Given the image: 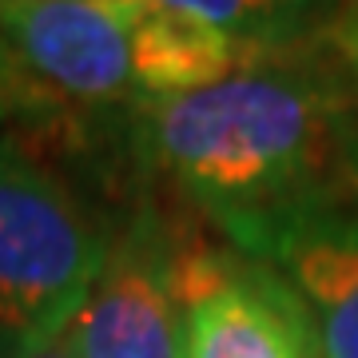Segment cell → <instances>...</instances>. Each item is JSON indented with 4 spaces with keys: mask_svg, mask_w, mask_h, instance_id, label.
Instances as JSON below:
<instances>
[{
    "mask_svg": "<svg viewBox=\"0 0 358 358\" xmlns=\"http://www.w3.org/2000/svg\"><path fill=\"white\" fill-rule=\"evenodd\" d=\"M267 40L211 24L187 0H131V76L140 100H167L255 72Z\"/></svg>",
    "mask_w": 358,
    "mask_h": 358,
    "instance_id": "52a82bcc",
    "label": "cell"
},
{
    "mask_svg": "<svg viewBox=\"0 0 358 358\" xmlns=\"http://www.w3.org/2000/svg\"><path fill=\"white\" fill-rule=\"evenodd\" d=\"M343 112L346 96L322 80L255 68L215 88L143 100V143L235 243L263 251L294 215L327 203Z\"/></svg>",
    "mask_w": 358,
    "mask_h": 358,
    "instance_id": "6da1fadb",
    "label": "cell"
},
{
    "mask_svg": "<svg viewBox=\"0 0 358 358\" xmlns=\"http://www.w3.org/2000/svg\"><path fill=\"white\" fill-rule=\"evenodd\" d=\"M64 338L76 358H187L183 307L152 239L136 235L108 251Z\"/></svg>",
    "mask_w": 358,
    "mask_h": 358,
    "instance_id": "5b68a950",
    "label": "cell"
},
{
    "mask_svg": "<svg viewBox=\"0 0 358 358\" xmlns=\"http://www.w3.org/2000/svg\"><path fill=\"white\" fill-rule=\"evenodd\" d=\"M0 96L13 100L20 112H40V108H48V96L28 80V72L20 68V60L13 56V48H8L4 36H0Z\"/></svg>",
    "mask_w": 358,
    "mask_h": 358,
    "instance_id": "ba28073f",
    "label": "cell"
},
{
    "mask_svg": "<svg viewBox=\"0 0 358 358\" xmlns=\"http://www.w3.org/2000/svg\"><path fill=\"white\" fill-rule=\"evenodd\" d=\"M16 112H20V108H16L13 100H4V96H0V124H4L8 115H16Z\"/></svg>",
    "mask_w": 358,
    "mask_h": 358,
    "instance_id": "7c38bea8",
    "label": "cell"
},
{
    "mask_svg": "<svg viewBox=\"0 0 358 358\" xmlns=\"http://www.w3.org/2000/svg\"><path fill=\"white\" fill-rule=\"evenodd\" d=\"M338 179L350 192L358 207V84L355 96H346V112H343V148H338Z\"/></svg>",
    "mask_w": 358,
    "mask_h": 358,
    "instance_id": "9c48e42d",
    "label": "cell"
},
{
    "mask_svg": "<svg viewBox=\"0 0 358 358\" xmlns=\"http://www.w3.org/2000/svg\"><path fill=\"white\" fill-rule=\"evenodd\" d=\"M334 48L343 52L346 68H350V80L358 84V4L334 24Z\"/></svg>",
    "mask_w": 358,
    "mask_h": 358,
    "instance_id": "30bf717a",
    "label": "cell"
},
{
    "mask_svg": "<svg viewBox=\"0 0 358 358\" xmlns=\"http://www.w3.org/2000/svg\"><path fill=\"white\" fill-rule=\"evenodd\" d=\"M167 271L187 358H315L307 315L279 275L207 247L167 255Z\"/></svg>",
    "mask_w": 358,
    "mask_h": 358,
    "instance_id": "3957f363",
    "label": "cell"
},
{
    "mask_svg": "<svg viewBox=\"0 0 358 358\" xmlns=\"http://www.w3.org/2000/svg\"><path fill=\"white\" fill-rule=\"evenodd\" d=\"M16 358H76V350L68 346L64 331L48 334V338H32V343L16 346Z\"/></svg>",
    "mask_w": 358,
    "mask_h": 358,
    "instance_id": "8fae6325",
    "label": "cell"
},
{
    "mask_svg": "<svg viewBox=\"0 0 358 358\" xmlns=\"http://www.w3.org/2000/svg\"><path fill=\"white\" fill-rule=\"evenodd\" d=\"M92 215L24 148L0 143V338L60 334L108 259Z\"/></svg>",
    "mask_w": 358,
    "mask_h": 358,
    "instance_id": "7a4b0ae2",
    "label": "cell"
},
{
    "mask_svg": "<svg viewBox=\"0 0 358 358\" xmlns=\"http://www.w3.org/2000/svg\"><path fill=\"white\" fill-rule=\"evenodd\" d=\"M263 255L307 315L322 358H358V207L319 203L271 235Z\"/></svg>",
    "mask_w": 358,
    "mask_h": 358,
    "instance_id": "8992f818",
    "label": "cell"
},
{
    "mask_svg": "<svg viewBox=\"0 0 358 358\" xmlns=\"http://www.w3.org/2000/svg\"><path fill=\"white\" fill-rule=\"evenodd\" d=\"M0 358H16V346L8 338H0Z\"/></svg>",
    "mask_w": 358,
    "mask_h": 358,
    "instance_id": "4fadbf2b",
    "label": "cell"
},
{
    "mask_svg": "<svg viewBox=\"0 0 358 358\" xmlns=\"http://www.w3.org/2000/svg\"><path fill=\"white\" fill-rule=\"evenodd\" d=\"M0 36L48 103H115L136 96L131 0H8Z\"/></svg>",
    "mask_w": 358,
    "mask_h": 358,
    "instance_id": "277c9868",
    "label": "cell"
}]
</instances>
